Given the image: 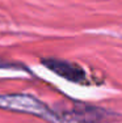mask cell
<instances>
[{
  "mask_svg": "<svg viewBox=\"0 0 122 123\" xmlns=\"http://www.w3.org/2000/svg\"><path fill=\"white\" fill-rule=\"evenodd\" d=\"M60 119L68 123H106L110 119V115L103 109L77 104L63 114Z\"/></svg>",
  "mask_w": 122,
  "mask_h": 123,
  "instance_id": "2",
  "label": "cell"
},
{
  "mask_svg": "<svg viewBox=\"0 0 122 123\" xmlns=\"http://www.w3.org/2000/svg\"><path fill=\"white\" fill-rule=\"evenodd\" d=\"M42 63L50 71H53L54 74L59 75L60 77L66 79L68 81L77 83V84H84V81L87 80L84 69L75 63L66 62V60H59V59H53V58L42 59Z\"/></svg>",
  "mask_w": 122,
  "mask_h": 123,
  "instance_id": "3",
  "label": "cell"
},
{
  "mask_svg": "<svg viewBox=\"0 0 122 123\" xmlns=\"http://www.w3.org/2000/svg\"><path fill=\"white\" fill-rule=\"evenodd\" d=\"M0 107L21 113H30L50 121H57V115L53 111H50L36 97L29 94H1Z\"/></svg>",
  "mask_w": 122,
  "mask_h": 123,
  "instance_id": "1",
  "label": "cell"
},
{
  "mask_svg": "<svg viewBox=\"0 0 122 123\" xmlns=\"http://www.w3.org/2000/svg\"><path fill=\"white\" fill-rule=\"evenodd\" d=\"M9 64H7V63H3V60H0V67H8Z\"/></svg>",
  "mask_w": 122,
  "mask_h": 123,
  "instance_id": "4",
  "label": "cell"
}]
</instances>
